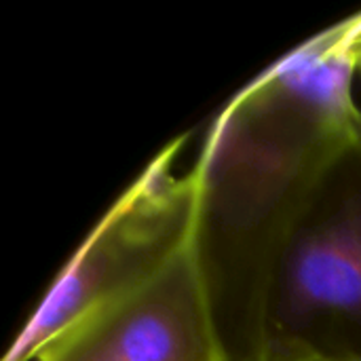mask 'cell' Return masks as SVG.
I'll return each instance as SVG.
<instances>
[{
    "instance_id": "cell-6",
    "label": "cell",
    "mask_w": 361,
    "mask_h": 361,
    "mask_svg": "<svg viewBox=\"0 0 361 361\" xmlns=\"http://www.w3.org/2000/svg\"><path fill=\"white\" fill-rule=\"evenodd\" d=\"M357 74H361V47H360V55H357Z\"/></svg>"
},
{
    "instance_id": "cell-3",
    "label": "cell",
    "mask_w": 361,
    "mask_h": 361,
    "mask_svg": "<svg viewBox=\"0 0 361 361\" xmlns=\"http://www.w3.org/2000/svg\"><path fill=\"white\" fill-rule=\"evenodd\" d=\"M267 343L361 360V116L281 254Z\"/></svg>"
},
{
    "instance_id": "cell-2",
    "label": "cell",
    "mask_w": 361,
    "mask_h": 361,
    "mask_svg": "<svg viewBox=\"0 0 361 361\" xmlns=\"http://www.w3.org/2000/svg\"><path fill=\"white\" fill-rule=\"evenodd\" d=\"M184 135L169 142L110 205L61 267L2 361H34L87 315L159 277L195 241L199 182L176 171Z\"/></svg>"
},
{
    "instance_id": "cell-5",
    "label": "cell",
    "mask_w": 361,
    "mask_h": 361,
    "mask_svg": "<svg viewBox=\"0 0 361 361\" xmlns=\"http://www.w3.org/2000/svg\"><path fill=\"white\" fill-rule=\"evenodd\" d=\"M250 361H361L351 357H334V355H324L298 345L290 343H267Z\"/></svg>"
},
{
    "instance_id": "cell-1",
    "label": "cell",
    "mask_w": 361,
    "mask_h": 361,
    "mask_svg": "<svg viewBox=\"0 0 361 361\" xmlns=\"http://www.w3.org/2000/svg\"><path fill=\"white\" fill-rule=\"evenodd\" d=\"M360 47L357 13L292 49L226 102L192 165V247L226 361L264 347L281 254L361 116Z\"/></svg>"
},
{
    "instance_id": "cell-4",
    "label": "cell",
    "mask_w": 361,
    "mask_h": 361,
    "mask_svg": "<svg viewBox=\"0 0 361 361\" xmlns=\"http://www.w3.org/2000/svg\"><path fill=\"white\" fill-rule=\"evenodd\" d=\"M34 361H226L195 247L144 288L80 319Z\"/></svg>"
}]
</instances>
